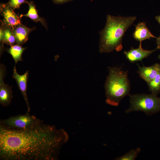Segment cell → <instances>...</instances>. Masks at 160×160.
I'll return each instance as SVG.
<instances>
[{"label": "cell", "mask_w": 160, "mask_h": 160, "mask_svg": "<svg viewBox=\"0 0 160 160\" xmlns=\"http://www.w3.org/2000/svg\"><path fill=\"white\" fill-rule=\"evenodd\" d=\"M22 46L17 44L10 46V48L6 49L7 52L10 54L14 59L16 64L19 61H22V55L26 49Z\"/></svg>", "instance_id": "14"}, {"label": "cell", "mask_w": 160, "mask_h": 160, "mask_svg": "<svg viewBox=\"0 0 160 160\" xmlns=\"http://www.w3.org/2000/svg\"><path fill=\"white\" fill-rule=\"evenodd\" d=\"M34 29V28H28L21 24L19 25L13 30L17 44L22 46L25 43L28 39L29 34Z\"/></svg>", "instance_id": "12"}, {"label": "cell", "mask_w": 160, "mask_h": 160, "mask_svg": "<svg viewBox=\"0 0 160 160\" xmlns=\"http://www.w3.org/2000/svg\"><path fill=\"white\" fill-rule=\"evenodd\" d=\"M41 121L34 116L30 115L29 113H27L25 115L11 116L1 120L0 125L10 129H23L34 126Z\"/></svg>", "instance_id": "5"}, {"label": "cell", "mask_w": 160, "mask_h": 160, "mask_svg": "<svg viewBox=\"0 0 160 160\" xmlns=\"http://www.w3.org/2000/svg\"><path fill=\"white\" fill-rule=\"evenodd\" d=\"M5 66L3 64H0V103L6 107L11 103L13 97L12 87L8 84L5 83L4 79L6 74Z\"/></svg>", "instance_id": "7"}, {"label": "cell", "mask_w": 160, "mask_h": 160, "mask_svg": "<svg viewBox=\"0 0 160 160\" xmlns=\"http://www.w3.org/2000/svg\"><path fill=\"white\" fill-rule=\"evenodd\" d=\"M158 58L160 60V55L158 56Z\"/></svg>", "instance_id": "22"}, {"label": "cell", "mask_w": 160, "mask_h": 160, "mask_svg": "<svg viewBox=\"0 0 160 160\" xmlns=\"http://www.w3.org/2000/svg\"><path fill=\"white\" fill-rule=\"evenodd\" d=\"M63 129L41 121L26 129H13L0 125V159L55 160L68 141Z\"/></svg>", "instance_id": "1"}, {"label": "cell", "mask_w": 160, "mask_h": 160, "mask_svg": "<svg viewBox=\"0 0 160 160\" xmlns=\"http://www.w3.org/2000/svg\"><path fill=\"white\" fill-rule=\"evenodd\" d=\"M155 49L148 50H144L142 47V42H140L138 47L136 49L132 48L129 50L125 51L124 53L127 59L132 63L140 61L146 58L156 50Z\"/></svg>", "instance_id": "9"}, {"label": "cell", "mask_w": 160, "mask_h": 160, "mask_svg": "<svg viewBox=\"0 0 160 160\" xmlns=\"http://www.w3.org/2000/svg\"><path fill=\"white\" fill-rule=\"evenodd\" d=\"M27 0H9L7 4L15 9H19L20 5L24 3H26Z\"/></svg>", "instance_id": "18"}, {"label": "cell", "mask_w": 160, "mask_h": 160, "mask_svg": "<svg viewBox=\"0 0 160 160\" xmlns=\"http://www.w3.org/2000/svg\"><path fill=\"white\" fill-rule=\"evenodd\" d=\"M108 69L109 74L104 87L107 98L106 102L117 106L121 100L129 94L130 84L128 71L116 67H109Z\"/></svg>", "instance_id": "3"}, {"label": "cell", "mask_w": 160, "mask_h": 160, "mask_svg": "<svg viewBox=\"0 0 160 160\" xmlns=\"http://www.w3.org/2000/svg\"><path fill=\"white\" fill-rule=\"evenodd\" d=\"M28 5L29 9L27 14L21 15L20 17L25 16L28 17L34 22H40L46 28H47V25L44 19L39 16L36 6L32 1H27L26 3Z\"/></svg>", "instance_id": "13"}, {"label": "cell", "mask_w": 160, "mask_h": 160, "mask_svg": "<svg viewBox=\"0 0 160 160\" xmlns=\"http://www.w3.org/2000/svg\"><path fill=\"white\" fill-rule=\"evenodd\" d=\"M56 4H60L72 0H52Z\"/></svg>", "instance_id": "19"}, {"label": "cell", "mask_w": 160, "mask_h": 160, "mask_svg": "<svg viewBox=\"0 0 160 160\" xmlns=\"http://www.w3.org/2000/svg\"><path fill=\"white\" fill-rule=\"evenodd\" d=\"M1 26L3 28L4 33L3 45L4 44H6L10 46L14 45L16 43V40L13 30L8 27L2 25Z\"/></svg>", "instance_id": "15"}, {"label": "cell", "mask_w": 160, "mask_h": 160, "mask_svg": "<svg viewBox=\"0 0 160 160\" xmlns=\"http://www.w3.org/2000/svg\"><path fill=\"white\" fill-rule=\"evenodd\" d=\"M133 36L135 40L140 42L151 38H157L151 33L144 22H140L136 26Z\"/></svg>", "instance_id": "11"}, {"label": "cell", "mask_w": 160, "mask_h": 160, "mask_svg": "<svg viewBox=\"0 0 160 160\" xmlns=\"http://www.w3.org/2000/svg\"><path fill=\"white\" fill-rule=\"evenodd\" d=\"M29 75V71H26L23 75L19 74L17 72L16 66L14 67L13 73L12 77L15 79L17 84L18 87L20 90L23 97L26 103L27 107V113H29L31 110L30 104L27 95V83Z\"/></svg>", "instance_id": "8"}, {"label": "cell", "mask_w": 160, "mask_h": 160, "mask_svg": "<svg viewBox=\"0 0 160 160\" xmlns=\"http://www.w3.org/2000/svg\"><path fill=\"white\" fill-rule=\"evenodd\" d=\"M7 4H1L0 7V14L3 17L1 25L8 27L14 30L21 24V17Z\"/></svg>", "instance_id": "6"}, {"label": "cell", "mask_w": 160, "mask_h": 160, "mask_svg": "<svg viewBox=\"0 0 160 160\" xmlns=\"http://www.w3.org/2000/svg\"><path fill=\"white\" fill-rule=\"evenodd\" d=\"M141 151L140 147L135 149H132L129 151L124 155L117 157L115 159L117 160H134L137 158L139 153Z\"/></svg>", "instance_id": "17"}, {"label": "cell", "mask_w": 160, "mask_h": 160, "mask_svg": "<svg viewBox=\"0 0 160 160\" xmlns=\"http://www.w3.org/2000/svg\"><path fill=\"white\" fill-rule=\"evenodd\" d=\"M159 49L160 50V49Z\"/></svg>", "instance_id": "23"}, {"label": "cell", "mask_w": 160, "mask_h": 160, "mask_svg": "<svg viewBox=\"0 0 160 160\" xmlns=\"http://www.w3.org/2000/svg\"><path fill=\"white\" fill-rule=\"evenodd\" d=\"M147 84L152 93L157 95L160 93V69L155 78Z\"/></svg>", "instance_id": "16"}, {"label": "cell", "mask_w": 160, "mask_h": 160, "mask_svg": "<svg viewBox=\"0 0 160 160\" xmlns=\"http://www.w3.org/2000/svg\"><path fill=\"white\" fill-rule=\"evenodd\" d=\"M136 18L135 16L123 17L107 15L105 27L99 32V52L109 53L115 49L117 52L121 50L125 33Z\"/></svg>", "instance_id": "2"}, {"label": "cell", "mask_w": 160, "mask_h": 160, "mask_svg": "<svg viewBox=\"0 0 160 160\" xmlns=\"http://www.w3.org/2000/svg\"><path fill=\"white\" fill-rule=\"evenodd\" d=\"M156 20L160 24V15L156 16L155 17Z\"/></svg>", "instance_id": "21"}, {"label": "cell", "mask_w": 160, "mask_h": 160, "mask_svg": "<svg viewBox=\"0 0 160 160\" xmlns=\"http://www.w3.org/2000/svg\"><path fill=\"white\" fill-rule=\"evenodd\" d=\"M137 66L139 76L147 83L155 78L160 69V63H156L149 67H142L138 64Z\"/></svg>", "instance_id": "10"}, {"label": "cell", "mask_w": 160, "mask_h": 160, "mask_svg": "<svg viewBox=\"0 0 160 160\" xmlns=\"http://www.w3.org/2000/svg\"><path fill=\"white\" fill-rule=\"evenodd\" d=\"M156 43L157 45V48L159 49H160V36L158 37H157Z\"/></svg>", "instance_id": "20"}, {"label": "cell", "mask_w": 160, "mask_h": 160, "mask_svg": "<svg viewBox=\"0 0 160 160\" xmlns=\"http://www.w3.org/2000/svg\"><path fill=\"white\" fill-rule=\"evenodd\" d=\"M129 106L126 113L139 111L149 116L160 111V97L156 95L151 93L129 94Z\"/></svg>", "instance_id": "4"}]
</instances>
